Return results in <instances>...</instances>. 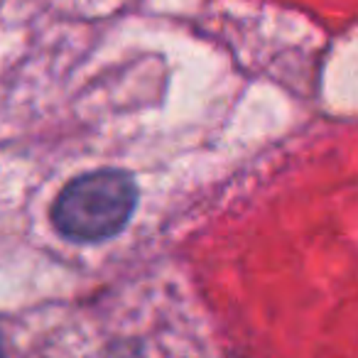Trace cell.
<instances>
[{
	"label": "cell",
	"instance_id": "obj_1",
	"mask_svg": "<svg viewBox=\"0 0 358 358\" xmlns=\"http://www.w3.org/2000/svg\"><path fill=\"white\" fill-rule=\"evenodd\" d=\"M138 185L123 169H96L64 185L52 204V224L71 243H101L128 226Z\"/></svg>",
	"mask_w": 358,
	"mask_h": 358
}]
</instances>
